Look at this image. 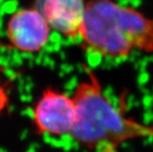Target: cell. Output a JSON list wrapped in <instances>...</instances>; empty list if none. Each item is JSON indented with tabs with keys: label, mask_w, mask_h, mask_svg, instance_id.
<instances>
[{
	"label": "cell",
	"mask_w": 153,
	"mask_h": 152,
	"mask_svg": "<svg viewBox=\"0 0 153 152\" xmlns=\"http://www.w3.org/2000/svg\"><path fill=\"white\" fill-rule=\"evenodd\" d=\"M2 45L0 44V47ZM8 102H9V99H8V94H7V89L3 85L1 78H0V115H1L4 112V110L7 107Z\"/></svg>",
	"instance_id": "obj_6"
},
{
	"label": "cell",
	"mask_w": 153,
	"mask_h": 152,
	"mask_svg": "<svg viewBox=\"0 0 153 152\" xmlns=\"http://www.w3.org/2000/svg\"><path fill=\"white\" fill-rule=\"evenodd\" d=\"M86 0H40L38 8L51 29L62 35L76 39L85 14Z\"/></svg>",
	"instance_id": "obj_5"
},
{
	"label": "cell",
	"mask_w": 153,
	"mask_h": 152,
	"mask_svg": "<svg viewBox=\"0 0 153 152\" xmlns=\"http://www.w3.org/2000/svg\"><path fill=\"white\" fill-rule=\"evenodd\" d=\"M51 26L38 8H22L14 12L7 23L10 45L25 53L42 50L49 41Z\"/></svg>",
	"instance_id": "obj_4"
},
{
	"label": "cell",
	"mask_w": 153,
	"mask_h": 152,
	"mask_svg": "<svg viewBox=\"0 0 153 152\" xmlns=\"http://www.w3.org/2000/svg\"><path fill=\"white\" fill-rule=\"evenodd\" d=\"M86 72V78L73 94L75 121L72 139L92 152H117L130 140L153 139V126L129 116L117 106L104 93L96 74L89 69Z\"/></svg>",
	"instance_id": "obj_1"
},
{
	"label": "cell",
	"mask_w": 153,
	"mask_h": 152,
	"mask_svg": "<svg viewBox=\"0 0 153 152\" xmlns=\"http://www.w3.org/2000/svg\"><path fill=\"white\" fill-rule=\"evenodd\" d=\"M79 38L85 50L105 58L153 53V19L114 0H88Z\"/></svg>",
	"instance_id": "obj_2"
},
{
	"label": "cell",
	"mask_w": 153,
	"mask_h": 152,
	"mask_svg": "<svg viewBox=\"0 0 153 152\" xmlns=\"http://www.w3.org/2000/svg\"><path fill=\"white\" fill-rule=\"evenodd\" d=\"M32 114L33 125L39 135H70L75 121L74 101L73 96L48 87L37 101Z\"/></svg>",
	"instance_id": "obj_3"
}]
</instances>
